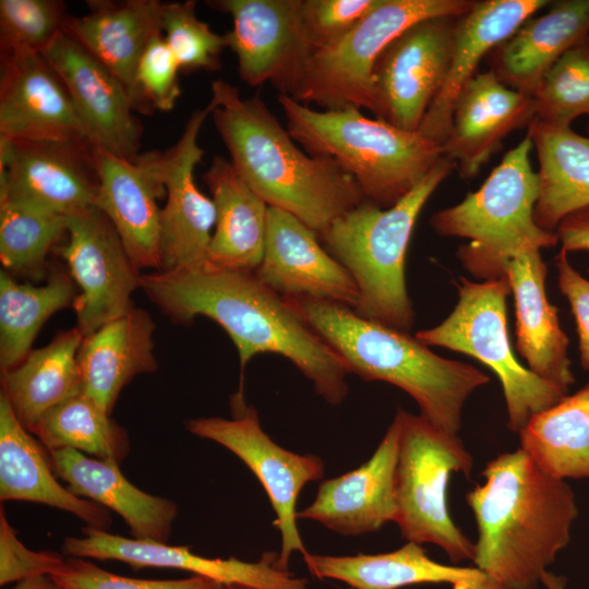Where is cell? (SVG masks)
<instances>
[{
	"label": "cell",
	"instance_id": "6da1fadb",
	"mask_svg": "<svg viewBox=\"0 0 589 589\" xmlns=\"http://www.w3.org/2000/svg\"><path fill=\"white\" fill-rule=\"evenodd\" d=\"M141 289L171 321L196 316L216 322L233 341L243 370L256 354L291 361L330 405L348 395L349 374L336 351L281 296L254 273L205 267L142 275Z\"/></svg>",
	"mask_w": 589,
	"mask_h": 589
},
{
	"label": "cell",
	"instance_id": "7a4b0ae2",
	"mask_svg": "<svg viewBox=\"0 0 589 589\" xmlns=\"http://www.w3.org/2000/svg\"><path fill=\"white\" fill-rule=\"evenodd\" d=\"M482 474L484 483L467 501L478 530L473 563L486 577L484 589H536L570 541L575 494L520 448L491 460Z\"/></svg>",
	"mask_w": 589,
	"mask_h": 589
},
{
	"label": "cell",
	"instance_id": "3957f363",
	"mask_svg": "<svg viewBox=\"0 0 589 589\" xmlns=\"http://www.w3.org/2000/svg\"><path fill=\"white\" fill-rule=\"evenodd\" d=\"M212 117L239 176L269 207L290 213L318 237L364 202L336 161L303 153L260 95L241 96L224 80L211 85Z\"/></svg>",
	"mask_w": 589,
	"mask_h": 589
},
{
	"label": "cell",
	"instance_id": "277c9868",
	"mask_svg": "<svg viewBox=\"0 0 589 589\" xmlns=\"http://www.w3.org/2000/svg\"><path fill=\"white\" fill-rule=\"evenodd\" d=\"M342 359L349 373L381 381L409 394L420 416L457 435L467 398L490 377L476 366L434 353L410 333L358 315L326 300L285 298Z\"/></svg>",
	"mask_w": 589,
	"mask_h": 589
},
{
	"label": "cell",
	"instance_id": "5b68a950",
	"mask_svg": "<svg viewBox=\"0 0 589 589\" xmlns=\"http://www.w3.org/2000/svg\"><path fill=\"white\" fill-rule=\"evenodd\" d=\"M277 100L291 137L310 155L336 161L363 200L381 208L401 201L445 157L442 145L418 131L368 118L361 109L316 110L286 94Z\"/></svg>",
	"mask_w": 589,
	"mask_h": 589
},
{
	"label": "cell",
	"instance_id": "8992f818",
	"mask_svg": "<svg viewBox=\"0 0 589 589\" xmlns=\"http://www.w3.org/2000/svg\"><path fill=\"white\" fill-rule=\"evenodd\" d=\"M453 169L456 165L444 157L394 206L364 201L320 236L354 280L359 301L353 311L361 317L410 333L414 313L405 277L408 245L423 206Z\"/></svg>",
	"mask_w": 589,
	"mask_h": 589
},
{
	"label": "cell",
	"instance_id": "52a82bcc",
	"mask_svg": "<svg viewBox=\"0 0 589 589\" xmlns=\"http://www.w3.org/2000/svg\"><path fill=\"white\" fill-rule=\"evenodd\" d=\"M532 148L526 134L477 191L430 218L436 233L469 240L457 257L477 278H502L501 265L509 257L558 243L555 232L541 229L533 219L539 179L530 161Z\"/></svg>",
	"mask_w": 589,
	"mask_h": 589
},
{
	"label": "cell",
	"instance_id": "ba28073f",
	"mask_svg": "<svg viewBox=\"0 0 589 589\" xmlns=\"http://www.w3.org/2000/svg\"><path fill=\"white\" fill-rule=\"evenodd\" d=\"M472 0H377L339 41L314 52L290 93L326 110L368 109L377 117L375 63L386 46L414 23L435 16H461Z\"/></svg>",
	"mask_w": 589,
	"mask_h": 589
},
{
	"label": "cell",
	"instance_id": "9c48e42d",
	"mask_svg": "<svg viewBox=\"0 0 589 589\" xmlns=\"http://www.w3.org/2000/svg\"><path fill=\"white\" fill-rule=\"evenodd\" d=\"M457 289L458 301L450 314L414 336L428 347L458 351L490 368L503 387L507 426L518 433L532 414L567 394L516 359L507 328L506 298L512 292L505 277L481 283L459 277Z\"/></svg>",
	"mask_w": 589,
	"mask_h": 589
},
{
	"label": "cell",
	"instance_id": "30bf717a",
	"mask_svg": "<svg viewBox=\"0 0 589 589\" xmlns=\"http://www.w3.org/2000/svg\"><path fill=\"white\" fill-rule=\"evenodd\" d=\"M395 522L401 536L418 544L440 546L453 563L474 558V543L454 524L447 507L452 472L469 477L472 457L457 435L433 426L423 417L398 408Z\"/></svg>",
	"mask_w": 589,
	"mask_h": 589
},
{
	"label": "cell",
	"instance_id": "8fae6325",
	"mask_svg": "<svg viewBox=\"0 0 589 589\" xmlns=\"http://www.w3.org/2000/svg\"><path fill=\"white\" fill-rule=\"evenodd\" d=\"M231 418H193L184 422L193 435L220 444L238 456L264 488L281 536L278 563L288 568L293 552L308 553L297 527V501L301 490L324 476V462L314 454H297L275 443L262 429L256 409L243 392L231 396Z\"/></svg>",
	"mask_w": 589,
	"mask_h": 589
},
{
	"label": "cell",
	"instance_id": "7c38bea8",
	"mask_svg": "<svg viewBox=\"0 0 589 589\" xmlns=\"http://www.w3.org/2000/svg\"><path fill=\"white\" fill-rule=\"evenodd\" d=\"M56 250L79 286L73 308L86 336L133 308L142 275L108 217L96 206L68 217L67 242Z\"/></svg>",
	"mask_w": 589,
	"mask_h": 589
},
{
	"label": "cell",
	"instance_id": "4fadbf2b",
	"mask_svg": "<svg viewBox=\"0 0 589 589\" xmlns=\"http://www.w3.org/2000/svg\"><path fill=\"white\" fill-rule=\"evenodd\" d=\"M458 16H435L414 23L393 39L374 67L376 118L418 131L445 82Z\"/></svg>",
	"mask_w": 589,
	"mask_h": 589
},
{
	"label": "cell",
	"instance_id": "5bb4252c",
	"mask_svg": "<svg viewBox=\"0 0 589 589\" xmlns=\"http://www.w3.org/2000/svg\"><path fill=\"white\" fill-rule=\"evenodd\" d=\"M3 199L67 217L97 207L94 146L84 141L0 137V200Z\"/></svg>",
	"mask_w": 589,
	"mask_h": 589
},
{
	"label": "cell",
	"instance_id": "9a60e30c",
	"mask_svg": "<svg viewBox=\"0 0 589 589\" xmlns=\"http://www.w3.org/2000/svg\"><path fill=\"white\" fill-rule=\"evenodd\" d=\"M232 19L226 36L245 84L271 83L290 95L313 50L300 20V0H213Z\"/></svg>",
	"mask_w": 589,
	"mask_h": 589
},
{
	"label": "cell",
	"instance_id": "2e32d148",
	"mask_svg": "<svg viewBox=\"0 0 589 589\" xmlns=\"http://www.w3.org/2000/svg\"><path fill=\"white\" fill-rule=\"evenodd\" d=\"M213 105L195 109L180 139L161 155L166 202L160 212L159 271H196L208 267V248L215 227L213 200L196 185L194 170L204 151L199 135Z\"/></svg>",
	"mask_w": 589,
	"mask_h": 589
},
{
	"label": "cell",
	"instance_id": "e0dca14e",
	"mask_svg": "<svg viewBox=\"0 0 589 589\" xmlns=\"http://www.w3.org/2000/svg\"><path fill=\"white\" fill-rule=\"evenodd\" d=\"M41 55L64 84L92 145L134 160L143 130L122 83L65 32Z\"/></svg>",
	"mask_w": 589,
	"mask_h": 589
},
{
	"label": "cell",
	"instance_id": "ac0fdd59",
	"mask_svg": "<svg viewBox=\"0 0 589 589\" xmlns=\"http://www.w3.org/2000/svg\"><path fill=\"white\" fill-rule=\"evenodd\" d=\"M81 537H67L62 544L65 556L116 560L133 569L175 568L207 577L223 585H244L255 589H306V579L297 577L278 563V554L265 552L257 562L236 557H205L188 546L130 539L94 527H84Z\"/></svg>",
	"mask_w": 589,
	"mask_h": 589
},
{
	"label": "cell",
	"instance_id": "d6986e66",
	"mask_svg": "<svg viewBox=\"0 0 589 589\" xmlns=\"http://www.w3.org/2000/svg\"><path fill=\"white\" fill-rule=\"evenodd\" d=\"M0 137L91 143L64 84L41 53L1 57Z\"/></svg>",
	"mask_w": 589,
	"mask_h": 589
},
{
	"label": "cell",
	"instance_id": "ffe728a7",
	"mask_svg": "<svg viewBox=\"0 0 589 589\" xmlns=\"http://www.w3.org/2000/svg\"><path fill=\"white\" fill-rule=\"evenodd\" d=\"M318 239L296 216L268 207L264 255L254 275L284 298L326 300L354 310V280Z\"/></svg>",
	"mask_w": 589,
	"mask_h": 589
},
{
	"label": "cell",
	"instance_id": "44dd1931",
	"mask_svg": "<svg viewBox=\"0 0 589 589\" xmlns=\"http://www.w3.org/2000/svg\"><path fill=\"white\" fill-rule=\"evenodd\" d=\"M163 153L152 151L134 160L116 157L94 146L99 208L120 236L135 265L159 271V226L166 197Z\"/></svg>",
	"mask_w": 589,
	"mask_h": 589
},
{
	"label": "cell",
	"instance_id": "7402d4cb",
	"mask_svg": "<svg viewBox=\"0 0 589 589\" xmlns=\"http://www.w3.org/2000/svg\"><path fill=\"white\" fill-rule=\"evenodd\" d=\"M399 426L394 418L373 455L360 467L321 482L313 502L298 512L342 536H360L395 521Z\"/></svg>",
	"mask_w": 589,
	"mask_h": 589
},
{
	"label": "cell",
	"instance_id": "603a6c76",
	"mask_svg": "<svg viewBox=\"0 0 589 589\" xmlns=\"http://www.w3.org/2000/svg\"><path fill=\"white\" fill-rule=\"evenodd\" d=\"M534 118L531 95L506 86L491 70L478 72L456 98L444 156L464 179H472L506 136Z\"/></svg>",
	"mask_w": 589,
	"mask_h": 589
},
{
	"label": "cell",
	"instance_id": "cb8c5ba5",
	"mask_svg": "<svg viewBox=\"0 0 589 589\" xmlns=\"http://www.w3.org/2000/svg\"><path fill=\"white\" fill-rule=\"evenodd\" d=\"M548 0H479L458 16L448 72L443 87L425 112L418 132L443 145L453 109L464 86L478 73L483 58L507 39L529 17L550 4Z\"/></svg>",
	"mask_w": 589,
	"mask_h": 589
},
{
	"label": "cell",
	"instance_id": "d4e9b609",
	"mask_svg": "<svg viewBox=\"0 0 589 589\" xmlns=\"http://www.w3.org/2000/svg\"><path fill=\"white\" fill-rule=\"evenodd\" d=\"M546 264L540 250L509 257L501 277L509 284L515 300L517 350L528 369L567 394L574 384L569 340L560 325L558 309L545 293Z\"/></svg>",
	"mask_w": 589,
	"mask_h": 589
},
{
	"label": "cell",
	"instance_id": "484cf974",
	"mask_svg": "<svg viewBox=\"0 0 589 589\" xmlns=\"http://www.w3.org/2000/svg\"><path fill=\"white\" fill-rule=\"evenodd\" d=\"M158 0L87 1L88 12L70 15L64 32L100 61L125 87L135 110L146 112L136 87V69L148 43L161 34Z\"/></svg>",
	"mask_w": 589,
	"mask_h": 589
},
{
	"label": "cell",
	"instance_id": "4316f807",
	"mask_svg": "<svg viewBox=\"0 0 589 589\" xmlns=\"http://www.w3.org/2000/svg\"><path fill=\"white\" fill-rule=\"evenodd\" d=\"M0 500L44 504L82 519L86 526L109 530V510L72 493L59 482L47 448L21 423L0 393Z\"/></svg>",
	"mask_w": 589,
	"mask_h": 589
},
{
	"label": "cell",
	"instance_id": "83f0119b",
	"mask_svg": "<svg viewBox=\"0 0 589 589\" xmlns=\"http://www.w3.org/2000/svg\"><path fill=\"white\" fill-rule=\"evenodd\" d=\"M56 476L75 495L119 514L134 539L167 543L178 506L133 485L119 464L72 448L48 450Z\"/></svg>",
	"mask_w": 589,
	"mask_h": 589
},
{
	"label": "cell",
	"instance_id": "f1b7e54d",
	"mask_svg": "<svg viewBox=\"0 0 589 589\" xmlns=\"http://www.w3.org/2000/svg\"><path fill=\"white\" fill-rule=\"evenodd\" d=\"M155 329L151 314L133 306L83 337L77 351L83 392L108 413L134 377L156 371Z\"/></svg>",
	"mask_w": 589,
	"mask_h": 589
},
{
	"label": "cell",
	"instance_id": "f546056e",
	"mask_svg": "<svg viewBox=\"0 0 589 589\" xmlns=\"http://www.w3.org/2000/svg\"><path fill=\"white\" fill-rule=\"evenodd\" d=\"M589 36V0L550 3L490 52L491 71L508 87L531 95L544 74Z\"/></svg>",
	"mask_w": 589,
	"mask_h": 589
},
{
	"label": "cell",
	"instance_id": "4dcf8cb0",
	"mask_svg": "<svg viewBox=\"0 0 589 589\" xmlns=\"http://www.w3.org/2000/svg\"><path fill=\"white\" fill-rule=\"evenodd\" d=\"M203 179L216 209L208 267L254 273L264 255L269 206L220 156Z\"/></svg>",
	"mask_w": 589,
	"mask_h": 589
},
{
	"label": "cell",
	"instance_id": "1f68e13d",
	"mask_svg": "<svg viewBox=\"0 0 589 589\" xmlns=\"http://www.w3.org/2000/svg\"><path fill=\"white\" fill-rule=\"evenodd\" d=\"M302 557L314 577L339 580L353 589H400L422 584L484 589L486 584L485 575L477 567L441 564L411 541L387 553L333 556L308 552Z\"/></svg>",
	"mask_w": 589,
	"mask_h": 589
},
{
	"label": "cell",
	"instance_id": "d6a6232c",
	"mask_svg": "<svg viewBox=\"0 0 589 589\" xmlns=\"http://www.w3.org/2000/svg\"><path fill=\"white\" fill-rule=\"evenodd\" d=\"M527 129L539 161L533 219L555 232L566 216L589 206V137L536 118Z\"/></svg>",
	"mask_w": 589,
	"mask_h": 589
},
{
	"label": "cell",
	"instance_id": "836d02e7",
	"mask_svg": "<svg viewBox=\"0 0 589 589\" xmlns=\"http://www.w3.org/2000/svg\"><path fill=\"white\" fill-rule=\"evenodd\" d=\"M83 334L75 326L32 349L16 366L1 372V394L31 432L51 409L83 392L77 351Z\"/></svg>",
	"mask_w": 589,
	"mask_h": 589
},
{
	"label": "cell",
	"instance_id": "e575fe53",
	"mask_svg": "<svg viewBox=\"0 0 589 589\" xmlns=\"http://www.w3.org/2000/svg\"><path fill=\"white\" fill-rule=\"evenodd\" d=\"M518 434L520 449L548 474L589 478V383L532 414Z\"/></svg>",
	"mask_w": 589,
	"mask_h": 589
},
{
	"label": "cell",
	"instance_id": "d590c367",
	"mask_svg": "<svg viewBox=\"0 0 589 589\" xmlns=\"http://www.w3.org/2000/svg\"><path fill=\"white\" fill-rule=\"evenodd\" d=\"M71 276L53 272L46 284L17 283L0 272V368L5 372L32 350L43 325L56 312L73 305L77 296Z\"/></svg>",
	"mask_w": 589,
	"mask_h": 589
},
{
	"label": "cell",
	"instance_id": "8d00e7d4",
	"mask_svg": "<svg viewBox=\"0 0 589 589\" xmlns=\"http://www.w3.org/2000/svg\"><path fill=\"white\" fill-rule=\"evenodd\" d=\"M31 433L47 450L72 448L119 465L130 452L127 430L84 392L47 412Z\"/></svg>",
	"mask_w": 589,
	"mask_h": 589
},
{
	"label": "cell",
	"instance_id": "74e56055",
	"mask_svg": "<svg viewBox=\"0 0 589 589\" xmlns=\"http://www.w3.org/2000/svg\"><path fill=\"white\" fill-rule=\"evenodd\" d=\"M68 237V217L36 205L0 200V261L11 275L38 279L49 252Z\"/></svg>",
	"mask_w": 589,
	"mask_h": 589
},
{
	"label": "cell",
	"instance_id": "f35d334b",
	"mask_svg": "<svg viewBox=\"0 0 589 589\" xmlns=\"http://www.w3.org/2000/svg\"><path fill=\"white\" fill-rule=\"evenodd\" d=\"M536 119L554 127H569L589 116V36L568 49L544 74L531 93Z\"/></svg>",
	"mask_w": 589,
	"mask_h": 589
},
{
	"label": "cell",
	"instance_id": "ab89813d",
	"mask_svg": "<svg viewBox=\"0 0 589 589\" xmlns=\"http://www.w3.org/2000/svg\"><path fill=\"white\" fill-rule=\"evenodd\" d=\"M69 16L59 0H0L1 57L41 53L64 32Z\"/></svg>",
	"mask_w": 589,
	"mask_h": 589
},
{
	"label": "cell",
	"instance_id": "60d3db41",
	"mask_svg": "<svg viewBox=\"0 0 589 589\" xmlns=\"http://www.w3.org/2000/svg\"><path fill=\"white\" fill-rule=\"evenodd\" d=\"M195 1L163 4L161 34L181 71H215L229 48L226 34L218 35L195 13Z\"/></svg>",
	"mask_w": 589,
	"mask_h": 589
},
{
	"label": "cell",
	"instance_id": "b9f144b4",
	"mask_svg": "<svg viewBox=\"0 0 589 589\" xmlns=\"http://www.w3.org/2000/svg\"><path fill=\"white\" fill-rule=\"evenodd\" d=\"M62 589H221L217 580L192 575L182 579H139L108 572L82 557L67 556L52 575Z\"/></svg>",
	"mask_w": 589,
	"mask_h": 589
},
{
	"label": "cell",
	"instance_id": "7bdbcfd3",
	"mask_svg": "<svg viewBox=\"0 0 589 589\" xmlns=\"http://www.w3.org/2000/svg\"><path fill=\"white\" fill-rule=\"evenodd\" d=\"M377 0H300V20L313 53L345 37Z\"/></svg>",
	"mask_w": 589,
	"mask_h": 589
},
{
	"label": "cell",
	"instance_id": "ee69618b",
	"mask_svg": "<svg viewBox=\"0 0 589 589\" xmlns=\"http://www.w3.org/2000/svg\"><path fill=\"white\" fill-rule=\"evenodd\" d=\"M180 68L163 34L148 43L136 69V87L147 111H170L181 94L178 74Z\"/></svg>",
	"mask_w": 589,
	"mask_h": 589
},
{
	"label": "cell",
	"instance_id": "f6af8a7d",
	"mask_svg": "<svg viewBox=\"0 0 589 589\" xmlns=\"http://www.w3.org/2000/svg\"><path fill=\"white\" fill-rule=\"evenodd\" d=\"M64 556L50 551H33L17 538L0 509V585L19 582L38 576H52L65 562Z\"/></svg>",
	"mask_w": 589,
	"mask_h": 589
},
{
	"label": "cell",
	"instance_id": "bcb514c9",
	"mask_svg": "<svg viewBox=\"0 0 589 589\" xmlns=\"http://www.w3.org/2000/svg\"><path fill=\"white\" fill-rule=\"evenodd\" d=\"M557 284L570 304L579 337L580 364L589 370V280L568 261L563 250L555 256Z\"/></svg>",
	"mask_w": 589,
	"mask_h": 589
},
{
	"label": "cell",
	"instance_id": "7dc6e473",
	"mask_svg": "<svg viewBox=\"0 0 589 589\" xmlns=\"http://www.w3.org/2000/svg\"><path fill=\"white\" fill-rule=\"evenodd\" d=\"M555 233L561 250L568 252L589 251V206L566 216Z\"/></svg>",
	"mask_w": 589,
	"mask_h": 589
},
{
	"label": "cell",
	"instance_id": "c3c4849f",
	"mask_svg": "<svg viewBox=\"0 0 589 589\" xmlns=\"http://www.w3.org/2000/svg\"><path fill=\"white\" fill-rule=\"evenodd\" d=\"M11 589H62L52 576H38L15 582Z\"/></svg>",
	"mask_w": 589,
	"mask_h": 589
},
{
	"label": "cell",
	"instance_id": "681fc988",
	"mask_svg": "<svg viewBox=\"0 0 589 589\" xmlns=\"http://www.w3.org/2000/svg\"><path fill=\"white\" fill-rule=\"evenodd\" d=\"M541 582L548 589H565V579L548 572L542 576Z\"/></svg>",
	"mask_w": 589,
	"mask_h": 589
},
{
	"label": "cell",
	"instance_id": "f907efd6",
	"mask_svg": "<svg viewBox=\"0 0 589 589\" xmlns=\"http://www.w3.org/2000/svg\"><path fill=\"white\" fill-rule=\"evenodd\" d=\"M221 589H255V588L248 587L244 585L231 584V585H224Z\"/></svg>",
	"mask_w": 589,
	"mask_h": 589
}]
</instances>
